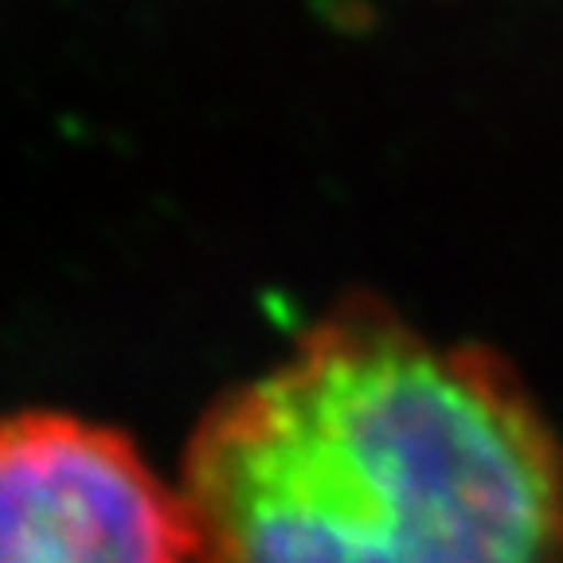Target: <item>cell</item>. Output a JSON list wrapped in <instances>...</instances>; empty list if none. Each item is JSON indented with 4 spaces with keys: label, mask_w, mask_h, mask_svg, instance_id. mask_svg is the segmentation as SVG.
Masks as SVG:
<instances>
[{
    "label": "cell",
    "mask_w": 563,
    "mask_h": 563,
    "mask_svg": "<svg viewBox=\"0 0 563 563\" xmlns=\"http://www.w3.org/2000/svg\"><path fill=\"white\" fill-rule=\"evenodd\" d=\"M0 563H192L176 482L118 427L0 415Z\"/></svg>",
    "instance_id": "cell-2"
},
{
    "label": "cell",
    "mask_w": 563,
    "mask_h": 563,
    "mask_svg": "<svg viewBox=\"0 0 563 563\" xmlns=\"http://www.w3.org/2000/svg\"><path fill=\"white\" fill-rule=\"evenodd\" d=\"M192 563H563V439L482 344L349 298L196 419Z\"/></svg>",
    "instance_id": "cell-1"
}]
</instances>
